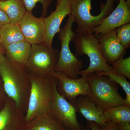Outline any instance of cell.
I'll use <instances>...</instances> for the list:
<instances>
[{"label":"cell","instance_id":"cell-25","mask_svg":"<svg viewBox=\"0 0 130 130\" xmlns=\"http://www.w3.org/2000/svg\"><path fill=\"white\" fill-rule=\"evenodd\" d=\"M6 96L4 90L2 81L0 76V110L2 109L5 105Z\"/></svg>","mask_w":130,"mask_h":130},{"label":"cell","instance_id":"cell-11","mask_svg":"<svg viewBox=\"0 0 130 130\" xmlns=\"http://www.w3.org/2000/svg\"><path fill=\"white\" fill-rule=\"evenodd\" d=\"M118 5L100 25L91 29L94 32L95 36L116 29L121 26L130 22V7L126 3L125 0H119Z\"/></svg>","mask_w":130,"mask_h":130},{"label":"cell","instance_id":"cell-7","mask_svg":"<svg viewBox=\"0 0 130 130\" xmlns=\"http://www.w3.org/2000/svg\"><path fill=\"white\" fill-rule=\"evenodd\" d=\"M31 45L30 55L24 66L26 71L29 74L52 76L55 72L60 51L43 42Z\"/></svg>","mask_w":130,"mask_h":130},{"label":"cell","instance_id":"cell-9","mask_svg":"<svg viewBox=\"0 0 130 130\" xmlns=\"http://www.w3.org/2000/svg\"><path fill=\"white\" fill-rule=\"evenodd\" d=\"M49 112L59 119L68 130H80L84 127L78 120L77 112L74 105L58 93L56 84L50 105Z\"/></svg>","mask_w":130,"mask_h":130},{"label":"cell","instance_id":"cell-17","mask_svg":"<svg viewBox=\"0 0 130 130\" xmlns=\"http://www.w3.org/2000/svg\"><path fill=\"white\" fill-rule=\"evenodd\" d=\"M31 45L25 40L14 43L3 48L4 55L10 60L24 66L27 62Z\"/></svg>","mask_w":130,"mask_h":130},{"label":"cell","instance_id":"cell-5","mask_svg":"<svg viewBox=\"0 0 130 130\" xmlns=\"http://www.w3.org/2000/svg\"><path fill=\"white\" fill-rule=\"evenodd\" d=\"M74 23L72 16L69 14L66 24L58 32L61 49L55 72H63L70 78L77 79L83 68V62L70 50V43L74 39L75 33L72 29Z\"/></svg>","mask_w":130,"mask_h":130},{"label":"cell","instance_id":"cell-30","mask_svg":"<svg viewBox=\"0 0 130 130\" xmlns=\"http://www.w3.org/2000/svg\"><path fill=\"white\" fill-rule=\"evenodd\" d=\"M3 54H4V50L1 44L0 43V57Z\"/></svg>","mask_w":130,"mask_h":130},{"label":"cell","instance_id":"cell-22","mask_svg":"<svg viewBox=\"0 0 130 130\" xmlns=\"http://www.w3.org/2000/svg\"><path fill=\"white\" fill-rule=\"evenodd\" d=\"M111 72L130 79V57L121 58L112 64Z\"/></svg>","mask_w":130,"mask_h":130},{"label":"cell","instance_id":"cell-10","mask_svg":"<svg viewBox=\"0 0 130 130\" xmlns=\"http://www.w3.org/2000/svg\"><path fill=\"white\" fill-rule=\"evenodd\" d=\"M44 18H37L32 12L26 11L18 24L25 40L32 44H40L44 42L45 35Z\"/></svg>","mask_w":130,"mask_h":130},{"label":"cell","instance_id":"cell-21","mask_svg":"<svg viewBox=\"0 0 130 130\" xmlns=\"http://www.w3.org/2000/svg\"><path fill=\"white\" fill-rule=\"evenodd\" d=\"M98 72L102 75L109 77L116 83L120 85L124 91L126 95L125 105L130 107V83L127 80L126 78L115 74L111 72Z\"/></svg>","mask_w":130,"mask_h":130},{"label":"cell","instance_id":"cell-31","mask_svg":"<svg viewBox=\"0 0 130 130\" xmlns=\"http://www.w3.org/2000/svg\"><path fill=\"white\" fill-rule=\"evenodd\" d=\"M80 130H91V129L90 128H89V127L87 125V124H86V126L85 128H84V127L83 128V129H82Z\"/></svg>","mask_w":130,"mask_h":130},{"label":"cell","instance_id":"cell-2","mask_svg":"<svg viewBox=\"0 0 130 130\" xmlns=\"http://www.w3.org/2000/svg\"><path fill=\"white\" fill-rule=\"evenodd\" d=\"M89 92L86 97L102 110L124 105L125 99L119 92V86L109 77L96 72L86 76Z\"/></svg>","mask_w":130,"mask_h":130},{"label":"cell","instance_id":"cell-6","mask_svg":"<svg viewBox=\"0 0 130 130\" xmlns=\"http://www.w3.org/2000/svg\"><path fill=\"white\" fill-rule=\"evenodd\" d=\"M71 6V14L74 22L77 24L76 32L91 30L100 25L103 20L113 9V0H107L106 3L100 5L101 13L97 16L91 13V0H69Z\"/></svg>","mask_w":130,"mask_h":130},{"label":"cell","instance_id":"cell-27","mask_svg":"<svg viewBox=\"0 0 130 130\" xmlns=\"http://www.w3.org/2000/svg\"><path fill=\"white\" fill-rule=\"evenodd\" d=\"M100 130H118L116 124L107 122L105 125L100 127Z\"/></svg>","mask_w":130,"mask_h":130},{"label":"cell","instance_id":"cell-32","mask_svg":"<svg viewBox=\"0 0 130 130\" xmlns=\"http://www.w3.org/2000/svg\"><path fill=\"white\" fill-rule=\"evenodd\" d=\"M125 2L128 6L130 7V0H126L125 1Z\"/></svg>","mask_w":130,"mask_h":130},{"label":"cell","instance_id":"cell-14","mask_svg":"<svg viewBox=\"0 0 130 130\" xmlns=\"http://www.w3.org/2000/svg\"><path fill=\"white\" fill-rule=\"evenodd\" d=\"M97 36L99 38L98 40L101 53L107 64H112L118 60L123 58L126 53V50L118 40L116 30Z\"/></svg>","mask_w":130,"mask_h":130},{"label":"cell","instance_id":"cell-26","mask_svg":"<svg viewBox=\"0 0 130 130\" xmlns=\"http://www.w3.org/2000/svg\"><path fill=\"white\" fill-rule=\"evenodd\" d=\"M10 23L8 16L5 12L0 8V28L6 24Z\"/></svg>","mask_w":130,"mask_h":130},{"label":"cell","instance_id":"cell-3","mask_svg":"<svg viewBox=\"0 0 130 130\" xmlns=\"http://www.w3.org/2000/svg\"><path fill=\"white\" fill-rule=\"evenodd\" d=\"M73 41L75 48L76 56L87 55L90 64L86 70H81L79 75L86 77L93 73L112 71V67L103 57L99 41L91 30L76 32Z\"/></svg>","mask_w":130,"mask_h":130},{"label":"cell","instance_id":"cell-33","mask_svg":"<svg viewBox=\"0 0 130 130\" xmlns=\"http://www.w3.org/2000/svg\"><path fill=\"white\" fill-rule=\"evenodd\" d=\"M61 1V0H57V3H56V5H58V3H59Z\"/></svg>","mask_w":130,"mask_h":130},{"label":"cell","instance_id":"cell-23","mask_svg":"<svg viewBox=\"0 0 130 130\" xmlns=\"http://www.w3.org/2000/svg\"><path fill=\"white\" fill-rule=\"evenodd\" d=\"M118 40L126 50L130 47V23L126 24L116 29Z\"/></svg>","mask_w":130,"mask_h":130},{"label":"cell","instance_id":"cell-4","mask_svg":"<svg viewBox=\"0 0 130 130\" xmlns=\"http://www.w3.org/2000/svg\"><path fill=\"white\" fill-rule=\"evenodd\" d=\"M31 84L27 111L25 113L27 124L41 114L49 111L53 96L56 79L29 74Z\"/></svg>","mask_w":130,"mask_h":130},{"label":"cell","instance_id":"cell-28","mask_svg":"<svg viewBox=\"0 0 130 130\" xmlns=\"http://www.w3.org/2000/svg\"><path fill=\"white\" fill-rule=\"evenodd\" d=\"M116 125L118 130H130L129 123H119L116 124Z\"/></svg>","mask_w":130,"mask_h":130},{"label":"cell","instance_id":"cell-36","mask_svg":"<svg viewBox=\"0 0 130 130\" xmlns=\"http://www.w3.org/2000/svg\"><path fill=\"white\" fill-rule=\"evenodd\" d=\"M1 37H0V43H1Z\"/></svg>","mask_w":130,"mask_h":130},{"label":"cell","instance_id":"cell-29","mask_svg":"<svg viewBox=\"0 0 130 130\" xmlns=\"http://www.w3.org/2000/svg\"><path fill=\"white\" fill-rule=\"evenodd\" d=\"M91 130H100V127L95 123L88 122L87 124Z\"/></svg>","mask_w":130,"mask_h":130},{"label":"cell","instance_id":"cell-20","mask_svg":"<svg viewBox=\"0 0 130 130\" xmlns=\"http://www.w3.org/2000/svg\"><path fill=\"white\" fill-rule=\"evenodd\" d=\"M103 113L108 122L114 124L130 123V107L119 105L103 110Z\"/></svg>","mask_w":130,"mask_h":130},{"label":"cell","instance_id":"cell-13","mask_svg":"<svg viewBox=\"0 0 130 130\" xmlns=\"http://www.w3.org/2000/svg\"><path fill=\"white\" fill-rule=\"evenodd\" d=\"M71 6L69 0H61L56 5L55 10L44 18L45 35L44 42L49 47H52L55 36L60 30V26L64 19L71 14Z\"/></svg>","mask_w":130,"mask_h":130},{"label":"cell","instance_id":"cell-34","mask_svg":"<svg viewBox=\"0 0 130 130\" xmlns=\"http://www.w3.org/2000/svg\"><path fill=\"white\" fill-rule=\"evenodd\" d=\"M101 1H102V0H101ZM114 1H119V0H113Z\"/></svg>","mask_w":130,"mask_h":130},{"label":"cell","instance_id":"cell-18","mask_svg":"<svg viewBox=\"0 0 130 130\" xmlns=\"http://www.w3.org/2000/svg\"><path fill=\"white\" fill-rule=\"evenodd\" d=\"M0 8L7 14L12 24H18L26 11L21 0L0 1Z\"/></svg>","mask_w":130,"mask_h":130},{"label":"cell","instance_id":"cell-12","mask_svg":"<svg viewBox=\"0 0 130 130\" xmlns=\"http://www.w3.org/2000/svg\"><path fill=\"white\" fill-rule=\"evenodd\" d=\"M25 114L16 107L7 96L0 110V130H27Z\"/></svg>","mask_w":130,"mask_h":130},{"label":"cell","instance_id":"cell-8","mask_svg":"<svg viewBox=\"0 0 130 130\" xmlns=\"http://www.w3.org/2000/svg\"><path fill=\"white\" fill-rule=\"evenodd\" d=\"M52 76L56 79L58 93L73 105L79 96L88 95L90 89L87 77L82 76L79 78L72 79L60 72H54Z\"/></svg>","mask_w":130,"mask_h":130},{"label":"cell","instance_id":"cell-19","mask_svg":"<svg viewBox=\"0 0 130 130\" xmlns=\"http://www.w3.org/2000/svg\"><path fill=\"white\" fill-rule=\"evenodd\" d=\"M1 44L3 48L9 44L25 40L18 24L9 23L0 28Z\"/></svg>","mask_w":130,"mask_h":130},{"label":"cell","instance_id":"cell-15","mask_svg":"<svg viewBox=\"0 0 130 130\" xmlns=\"http://www.w3.org/2000/svg\"><path fill=\"white\" fill-rule=\"evenodd\" d=\"M73 105L77 112L81 114L88 122L95 123L100 127L107 123L103 110L99 108L86 96H78Z\"/></svg>","mask_w":130,"mask_h":130},{"label":"cell","instance_id":"cell-24","mask_svg":"<svg viewBox=\"0 0 130 130\" xmlns=\"http://www.w3.org/2000/svg\"><path fill=\"white\" fill-rule=\"evenodd\" d=\"M54 0H21L26 11L32 12L37 3H40L42 6V16L46 17L48 11L51 3Z\"/></svg>","mask_w":130,"mask_h":130},{"label":"cell","instance_id":"cell-16","mask_svg":"<svg viewBox=\"0 0 130 130\" xmlns=\"http://www.w3.org/2000/svg\"><path fill=\"white\" fill-rule=\"evenodd\" d=\"M27 130H68L63 123L50 112L39 115L26 126Z\"/></svg>","mask_w":130,"mask_h":130},{"label":"cell","instance_id":"cell-1","mask_svg":"<svg viewBox=\"0 0 130 130\" xmlns=\"http://www.w3.org/2000/svg\"><path fill=\"white\" fill-rule=\"evenodd\" d=\"M0 76L5 93L16 107L26 113L31 84L23 66L10 60L5 55L0 57Z\"/></svg>","mask_w":130,"mask_h":130},{"label":"cell","instance_id":"cell-35","mask_svg":"<svg viewBox=\"0 0 130 130\" xmlns=\"http://www.w3.org/2000/svg\"><path fill=\"white\" fill-rule=\"evenodd\" d=\"M7 1V0H0V1Z\"/></svg>","mask_w":130,"mask_h":130}]
</instances>
